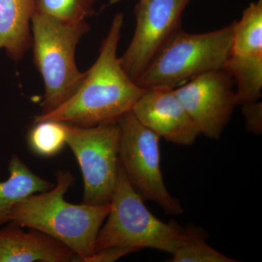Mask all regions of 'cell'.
Here are the masks:
<instances>
[{
    "instance_id": "cell-1",
    "label": "cell",
    "mask_w": 262,
    "mask_h": 262,
    "mask_svg": "<svg viewBox=\"0 0 262 262\" xmlns=\"http://www.w3.org/2000/svg\"><path fill=\"white\" fill-rule=\"evenodd\" d=\"M123 24L124 15L117 13L101 42L97 59L85 72L75 94L56 110L34 117V122L51 120L92 127L118 121L132 111L146 90L131 80L117 56Z\"/></svg>"
},
{
    "instance_id": "cell-2",
    "label": "cell",
    "mask_w": 262,
    "mask_h": 262,
    "mask_svg": "<svg viewBox=\"0 0 262 262\" xmlns=\"http://www.w3.org/2000/svg\"><path fill=\"white\" fill-rule=\"evenodd\" d=\"M56 177V184L52 189L31 194L17 203L10 222L58 239L85 262L95 252L96 238L110 204L69 203L64 195L75 184V179L67 170H58Z\"/></svg>"
},
{
    "instance_id": "cell-3",
    "label": "cell",
    "mask_w": 262,
    "mask_h": 262,
    "mask_svg": "<svg viewBox=\"0 0 262 262\" xmlns=\"http://www.w3.org/2000/svg\"><path fill=\"white\" fill-rule=\"evenodd\" d=\"M234 22L201 34L176 32L136 80L141 89L174 90L194 77L222 70L230 53Z\"/></svg>"
},
{
    "instance_id": "cell-4",
    "label": "cell",
    "mask_w": 262,
    "mask_h": 262,
    "mask_svg": "<svg viewBox=\"0 0 262 262\" xmlns=\"http://www.w3.org/2000/svg\"><path fill=\"white\" fill-rule=\"evenodd\" d=\"M34 63L45 84L42 113L56 110L75 94L83 80L75 62L81 37L90 30L86 21L70 24L47 15L33 13Z\"/></svg>"
},
{
    "instance_id": "cell-5",
    "label": "cell",
    "mask_w": 262,
    "mask_h": 262,
    "mask_svg": "<svg viewBox=\"0 0 262 262\" xmlns=\"http://www.w3.org/2000/svg\"><path fill=\"white\" fill-rule=\"evenodd\" d=\"M119 162L118 177L105 225L100 229L95 252L113 246L152 248L172 254L184 242L185 229L165 223L147 209ZM94 252V253H95Z\"/></svg>"
},
{
    "instance_id": "cell-6",
    "label": "cell",
    "mask_w": 262,
    "mask_h": 262,
    "mask_svg": "<svg viewBox=\"0 0 262 262\" xmlns=\"http://www.w3.org/2000/svg\"><path fill=\"white\" fill-rule=\"evenodd\" d=\"M67 144L80 165L84 184L82 203L110 204L119 172L118 121L92 127L67 123Z\"/></svg>"
},
{
    "instance_id": "cell-7",
    "label": "cell",
    "mask_w": 262,
    "mask_h": 262,
    "mask_svg": "<svg viewBox=\"0 0 262 262\" xmlns=\"http://www.w3.org/2000/svg\"><path fill=\"white\" fill-rule=\"evenodd\" d=\"M119 162L132 187L144 201L155 202L171 215L183 213L178 200L169 193L160 166V137L129 112L118 120Z\"/></svg>"
},
{
    "instance_id": "cell-8",
    "label": "cell",
    "mask_w": 262,
    "mask_h": 262,
    "mask_svg": "<svg viewBox=\"0 0 262 262\" xmlns=\"http://www.w3.org/2000/svg\"><path fill=\"white\" fill-rule=\"evenodd\" d=\"M190 0H139L134 9L136 29L120 57L124 71L136 82L151 60L181 29L183 13Z\"/></svg>"
},
{
    "instance_id": "cell-9",
    "label": "cell",
    "mask_w": 262,
    "mask_h": 262,
    "mask_svg": "<svg viewBox=\"0 0 262 262\" xmlns=\"http://www.w3.org/2000/svg\"><path fill=\"white\" fill-rule=\"evenodd\" d=\"M234 81L224 70L211 71L173 90L201 134L220 139L237 106Z\"/></svg>"
},
{
    "instance_id": "cell-10",
    "label": "cell",
    "mask_w": 262,
    "mask_h": 262,
    "mask_svg": "<svg viewBox=\"0 0 262 262\" xmlns=\"http://www.w3.org/2000/svg\"><path fill=\"white\" fill-rule=\"evenodd\" d=\"M131 112L144 126L173 144L191 145L201 134L173 90H146Z\"/></svg>"
},
{
    "instance_id": "cell-11",
    "label": "cell",
    "mask_w": 262,
    "mask_h": 262,
    "mask_svg": "<svg viewBox=\"0 0 262 262\" xmlns=\"http://www.w3.org/2000/svg\"><path fill=\"white\" fill-rule=\"evenodd\" d=\"M34 261L70 262L81 259L66 245L39 231L32 229L26 232L12 223L0 229V262Z\"/></svg>"
},
{
    "instance_id": "cell-12",
    "label": "cell",
    "mask_w": 262,
    "mask_h": 262,
    "mask_svg": "<svg viewBox=\"0 0 262 262\" xmlns=\"http://www.w3.org/2000/svg\"><path fill=\"white\" fill-rule=\"evenodd\" d=\"M33 0H0V50L20 61L32 44Z\"/></svg>"
},
{
    "instance_id": "cell-13",
    "label": "cell",
    "mask_w": 262,
    "mask_h": 262,
    "mask_svg": "<svg viewBox=\"0 0 262 262\" xmlns=\"http://www.w3.org/2000/svg\"><path fill=\"white\" fill-rule=\"evenodd\" d=\"M9 177L0 182V227L9 223L13 207L24 198L35 193L45 192L54 185L32 172L15 154L8 164Z\"/></svg>"
},
{
    "instance_id": "cell-14",
    "label": "cell",
    "mask_w": 262,
    "mask_h": 262,
    "mask_svg": "<svg viewBox=\"0 0 262 262\" xmlns=\"http://www.w3.org/2000/svg\"><path fill=\"white\" fill-rule=\"evenodd\" d=\"M236 84L237 106L259 101L262 91V56L241 57L229 54L223 66Z\"/></svg>"
},
{
    "instance_id": "cell-15",
    "label": "cell",
    "mask_w": 262,
    "mask_h": 262,
    "mask_svg": "<svg viewBox=\"0 0 262 262\" xmlns=\"http://www.w3.org/2000/svg\"><path fill=\"white\" fill-rule=\"evenodd\" d=\"M236 56L262 55V0L251 3L243 12L238 21H234L230 53Z\"/></svg>"
},
{
    "instance_id": "cell-16",
    "label": "cell",
    "mask_w": 262,
    "mask_h": 262,
    "mask_svg": "<svg viewBox=\"0 0 262 262\" xmlns=\"http://www.w3.org/2000/svg\"><path fill=\"white\" fill-rule=\"evenodd\" d=\"M34 122V125L28 134L31 150L44 158L58 155L67 145V123L51 120Z\"/></svg>"
},
{
    "instance_id": "cell-17",
    "label": "cell",
    "mask_w": 262,
    "mask_h": 262,
    "mask_svg": "<svg viewBox=\"0 0 262 262\" xmlns=\"http://www.w3.org/2000/svg\"><path fill=\"white\" fill-rule=\"evenodd\" d=\"M185 229L186 237L172 253L171 262H235L216 251L206 241V235L201 229L188 227Z\"/></svg>"
},
{
    "instance_id": "cell-18",
    "label": "cell",
    "mask_w": 262,
    "mask_h": 262,
    "mask_svg": "<svg viewBox=\"0 0 262 262\" xmlns=\"http://www.w3.org/2000/svg\"><path fill=\"white\" fill-rule=\"evenodd\" d=\"M96 0H33L34 13L47 15L65 23L86 21L94 13Z\"/></svg>"
},
{
    "instance_id": "cell-19",
    "label": "cell",
    "mask_w": 262,
    "mask_h": 262,
    "mask_svg": "<svg viewBox=\"0 0 262 262\" xmlns=\"http://www.w3.org/2000/svg\"><path fill=\"white\" fill-rule=\"evenodd\" d=\"M245 125L248 132L259 135L262 132V103L257 101L242 105Z\"/></svg>"
},
{
    "instance_id": "cell-20",
    "label": "cell",
    "mask_w": 262,
    "mask_h": 262,
    "mask_svg": "<svg viewBox=\"0 0 262 262\" xmlns=\"http://www.w3.org/2000/svg\"><path fill=\"white\" fill-rule=\"evenodd\" d=\"M136 251L139 250L125 246H113L96 251L85 262H113Z\"/></svg>"
}]
</instances>
